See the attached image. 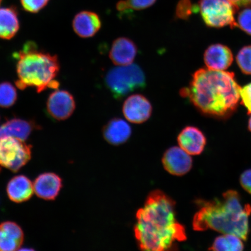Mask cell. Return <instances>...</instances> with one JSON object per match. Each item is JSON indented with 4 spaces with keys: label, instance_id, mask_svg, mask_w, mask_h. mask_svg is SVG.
I'll return each instance as SVG.
<instances>
[{
    "label": "cell",
    "instance_id": "obj_1",
    "mask_svg": "<svg viewBox=\"0 0 251 251\" xmlns=\"http://www.w3.org/2000/svg\"><path fill=\"white\" fill-rule=\"evenodd\" d=\"M134 230L143 251L177 250V243L187 240L186 229L177 219L174 201L160 190L152 191L138 210Z\"/></svg>",
    "mask_w": 251,
    "mask_h": 251
},
{
    "label": "cell",
    "instance_id": "obj_2",
    "mask_svg": "<svg viewBox=\"0 0 251 251\" xmlns=\"http://www.w3.org/2000/svg\"><path fill=\"white\" fill-rule=\"evenodd\" d=\"M241 89L232 72L202 68L194 72L180 94L202 114L224 118L237 109Z\"/></svg>",
    "mask_w": 251,
    "mask_h": 251
},
{
    "label": "cell",
    "instance_id": "obj_3",
    "mask_svg": "<svg viewBox=\"0 0 251 251\" xmlns=\"http://www.w3.org/2000/svg\"><path fill=\"white\" fill-rule=\"evenodd\" d=\"M199 211L194 216V230L211 229L223 234L237 235L246 241L249 233V217L251 206L244 203L236 191L229 190L221 199L198 200Z\"/></svg>",
    "mask_w": 251,
    "mask_h": 251
},
{
    "label": "cell",
    "instance_id": "obj_4",
    "mask_svg": "<svg viewBox=\"0 0 251 251\" xmlns=\"http://www.w3.org/2000/svg\"><path fill=\"white\" fill-rule=\"evenodd\" d=\"M15 57L18 77L15 84L18 89L33 87L39 93L47 89H58L59 83L56 78L60 65L57 56L42 51L35 43L29 42Z\"/></svg>",
    "mask_w": 251,
    "mask_h": 251
},
{
    "label": "cell",
    "instance_id": "obj_5",
    "mask_svg": "<svg viewBox=\"0 0 251 251\" xmlns=\"http://www.w3.org/2000/svg\"><path fill=\"white\" fill-rule=\"evenodd\" d=\"M105 83L116 99H121L134 91L146 86V77L139 65L119 66L110 70L105 77Z\"/></svg>",
    "mask_w": 251,
    "mask_h": 251
},
{
    "label": "cell",
    "instance_id": "obj_6",
    "mask_svg": "<svg viewBox=\"0 0 251 251\" xmlns=\"http://www.w3.org/2000/svg\"><path fill=\"white\" fill-rule=\"evenodd\" d=\"M198 7L208 27L237 26L234 18L237 8L229 0H200Z\"/></svg>",
    "mask_w": 251,
    "mask_h": 251
},
{
    "label": "cell",
    "instance_id": "obj_7",
    "mask_svg": "<svg viewBox=\"0 0 251 251\" xmlns=\"http://www.w3.org/2000/svg\"><path fill=\"white\" fill-rule=\"evenodd\" d=\"M31 152L24 141L14 137L0 140V166L17 172L30 161Z\"/></svg>",
    "mask_w": 251,
    "mask_h": 251
},
{
    "label": "cell",
    "instance_id": "obj_8",
    "mask_svg": "<svg viewBox=\"0 0 251 251\" xmlns=\"http://www.w3.org/2000/svg\"><path fill=\"white\" fill-rule=\"evenodd\" d=\"M75 108L74 97L68 91L56 90L50 94L47 99V114L54 120H66L73 114Z\"/></svg>",
    "mask_w": 251,
    "mask_h": 251
},
{
    "label": "cell",
    "instance_id": "obj_9",
    "mask_svg": "<svg viewBox=\"0 0 251 251\" xmlns=\"http://www.w3.org/2000/svg\"><path fill=\"white\" fill-rule=\"evenodd\" d=\"M122 111L128 122L140 124L149 120L152 114V106L145 96L133 94L125 100Z\"/></svg>",
    "mask_w": 251,
    "mask_h": 251
},
{
    "label": "cell",
    "instance_id": "obj_10",
    "mask_svg": "<svg viewBox=\"0 0 251 251\" xmlns=\"http://www.w3.org/2000/svg\"><path fill=\"white\" fill-rule=\"evenodd\" d=\"M162 164L169 174L181 176L193 167V159L180 147H172L166 150L162 157Z\"/></svg>",
    "mask_w": 251,
    "mask_h": 251
},
{
    "label": "cell",
    "instance_id": "obj_11",
    "mask_svg": "<svg viewBox=\"0 0 251 251\" xmlns=\"http://www.w3.org/2000/svg\"><path fill=\"white\" fill-rule=\"evenodd\" d=\"M137 52V46L133 40L122 37L114 41L109 56L115 65L126 66L132 64Z\"/></svg>",
    "mask_w": 251,
    "mask_h": 251
},
{
    "label": "cell",
    "instance_id": "obj_12",
    "mask_svg": "<svg viewBox=\"0 0 251 251\" xmlns=\"http://www.w3.org/2000/svg\"><path fill=\"white\" fill-rule=\"evenodd\" d=\"M207 68L215 71H225L230 67L233 55L227 46L215 44L208 47L203 55Z\"/></svg>",
    "mask_w": 251,
    "mask_h": 251
},
{
    "label": "cell",
    "instance_id": "obj_13",
    "mask_svg": "<svg viewBox=\"0 0 251 251\" xmlns=\"http://www.w3.org/2000/svg\"><path fill=\"white\" fill-rule=\"evenodd\" d=\"M180 148L190 155H198L203 152L206 146L205 135L199 128L188 126L180 131L177 137Z\"/></svg>",
    "mask_w": 251,
    "mask_h": 251
},
{
    "label": "cell",
    "instance_id": "obj_14",
    "mask_svg": "<svg viewBox=\"0 0 251 251\" xmlns=\"http://www.w3.org/2000/svg\"><path fill=\"white\" fill-rule=\"evenodd\" d=\"M62 187V180L54 173H44L36 178L33 183L34 192L40 199L54 200Z\"/></svg>",
    "mask_w": 251,
    "mask_h": 251
},
{
    "label": "cell",
    "instance_id": "obj_15",
    "mask_svg": "<svg viewBox=\"0 0 251 251\" xmlns=\"http://www.w3.org/2000/svg\"><path fill=\"white\" fill-rule=\"evenodd\" d=\"M72 26L78 36L90 38L95 36L101 29V21L96 12L83 11L75 15Z\"/></svg>",
    "mask_w": 251,
    "mask_h": 251
},
{
    "label": "cell",
    "instance_id": "obj_16",
    "mask_svg": "<svg viewBox=\"0 0 251 251\" xmlns=\"http://www.w3.org/2000/svg\"><path fill=\"white\" fill-rule=\"evenodd\" d=\"M24 240L23 229L16 223L8 221L0 224V251L18 250Z\"/></svg>",
    "mask_w": 251,
    "mask_h": 251
},
{
    "label": "cell",
    "instance_id": "obj_17",
    "mask_svg": "<svg viewBox=\"0 0 251 251\" xmlns=\"http://www.w3.org/2000/svg\"><path fill=\"white\" fill-rule=\"evenodd\" d=\"M103 136L108 143L119 146L128 140L132 129L126 121L121 118H114L110 120L103 128Z\"/></svg>",
    "mask_w": 251,
    "mask_h": 251
},
{
    "label": "cell",
    "instance_id": "obj_18",
    "mask_svg": "<svg viewBox=\"0 0 251 251\" xmlns=\"http://www.w3.org/2000/svg\"><path fill=\"white\" fill-rule=\"evenodd\" d=\"M7 193L12 201L16 203L27 201L33 196V183L24 175L17 176L8 182Z\"/></svg>",
    "mask_w": 251,
    "mask_h": 251
},
{
    "label": "cell",
    "instance_id": "obj_19",
    "mask_svg": "<svg viewBox=\"0 0 251 251\" xmlns=\"http://www.w3.org/2000/svg\"><path fill=\"white\" fill-rule=\"evenodd\" d=\"M36 127L33 122L20 118H13L0 126V140L5 137H14L25 141Z\"/></svg>",
    "mask_w": 251,
    "mask_h": 251
},
{
    "label": "cell",
    "instance_id": "obj_20",
    "mask_svg": "<svg viewBox=\"0 0 251 251\" xmlns=\"http://www.w3.org/2000/svg\"><path fill=\"white\" fill-rule=\"evenodd\" d=\"M20 24L17 8H0V39L10 40L17 34Z\"/></svg>",
    "mask_w": 251,
    "mask_h": 251
},
{
    "label": "cell",
    "instance_id": "obj_21",
    "mask_svg": "<svg viewBox=\"0 0 251 251\" xmlns=\"http://www.w3.org/2000/svg\"><path fill=\"white\" fill-rule=\"evenodd\" d=\"M242 239L237 235L224 234L216 238L209 250L215 251H240L244 249Z\"/></svg>",
    "mask_w": 251,
    "mask_h": 251
},
{
    "label": "cell",
    "instance_id": "obj_22",
    "mask_svg": "<svg viewBox=\"0 0 251 251\" xmlns=\"http://www.w3.org/2000/svg\"><path fill=\"white\" fill-rule=\"evenodd\" d=\"M156 0H121L117 5V9L121 14H129L133 11L143 10L151 7Z\"/></svg>",
    "mask_w": 251,
    "mask_h": 251
},
{
    "label": "cell",
    "instance_id": "obj_23",
    "mask_svg": "<svg viewBox=\"0 0 251 251\" xmlns=\"http://www.w3.org/2000/svg\"><path fill=\"white\" fill-rule=\"evenodd\" d=\"M17 92L11 83L4 81L0 83V107H11L17 101Z\"/></svg>",
    "mask_w": 251,
    "mask_h": 251
},
{
    "label": "cell",
    "instance_id": "obj_24",
    "mask_svg": "<svg viewBox=\"0 0 251 251\" xmlns=\"http://www.w3.org/2000/svg\"><path fill=\"white\" fill-rule=\"evenodd\" d=\"M238 67L246 75H251V46L243 47L236 57Z\"/></svg>",
    "mask_w": 251,
    "mask_h": 251
},
{
    "label": "cell",
    "instance_id": "obj_25",
    "mask_svg": "<svg viewBox=\"0 0 251 251\" xmlns=\"http://www.w3.org/2000/svg\"><path fill=\"white\" fill-rule=\"evenodd\" d=\"M199 10L198 6L193 5L191 0H180L176 10V16L178 19L186 20L189 19L193 13Z\"/></svg>",
    "mask_w": 251,
    "mask_h": 251
},
{
    "label": "cell",
    "instance_id": "obj_26",
    "mask_svg": "<svg viewBox=\"0 0 251 251\" xmlns=\"http://www.w3.org/2000/svg\"><path fill=\"white\" fill-rule=\"evenodd\" d=\"M50 0H20L24 10L30 13L36 14L48 4Z\"/></svg>",
    "mask_w": 251,
    "mask_h": 251
},
{
    "label": "cell",
    "instance_id": "obj_27",
    "mask_svg": "<svg viewBox=\"0 0 251 251\" xmlns=\"http://www.w3.org/2000/svg\"><path fill=\"white\" fill-rule=\"evenodd\" d=\"M237 26L248 34H251V9L246 8L238 16Z\"/></svg>",
    "mask_w": 251,
    "mask_h": 251
},
{
    "label": "cell",
    "instance_id": "obj_28",
    "mask_svg": "<svg viewBox=\"0 0 251 251\" xmlns=\"http://www.w3.org/2000/svg\"><path fill=\"white\" fill-rule=\"evenodd\" d=\"M240 97L243 104L247 108L249 114H251V83L241 88Z\"/></svg>",
    "mask_w": 251,
    "mask_h": 251
},
{
    "label": "cell",
    "instance_id": "obj_29",
    "mask_svg": "<svg viewBox=\"0 0 251 251\" xmlns=\"http://www.w3.org/2000/svg\"><path fill=\"white\" fill-rule=\"evenodd\" d=\"M240 183L244 189L251 194V169L245 171L241 175Z\"/></svg>",
    "mask_w": 251,
    "mask_h": 251
},
{
    "label": "cell",
    "instance_id": "obj_30",
    "mask_svg": "<svg viewBox=\"0 0 251 251\" xmlns=\"http://www.w3.org/2000/svg\"><path fill=\"white\" fill-rule=\"evenodd\" d=\"M237 9L251 4V0H229Z\"/></svg>",
    "mask_w": 251,
    "mask_h": 251
},
{
    "label": "cell",
    "instance_id": "obj_31",
    "mask_svg": "<svg viewBox=\"0 0 251 251\" xmlns=\"http://www.w3.org/2000/svg\"><path fill=\"white\" fill-rule=\"evenodd\" d=\"M249 130L251 131V117L250 119L249 122Z\"/></svg>",
    "mask_w": 251,
    "mask_h": 251
},
{
    "label": "cell",
    "instance_id": "obj_32",
    "mask_svg": "<svg viewBox=\"0 0 251 251\" xmlns=\"http://www.w3.org/2000/svg\"><path fill=\"white\" fill-rule=\"evenodd\" d=\"M1 1H2V0H0V4H1Z\"/></svg>",
    "mask_w": 251,
    "mask_h": 251
}]
</instances>
